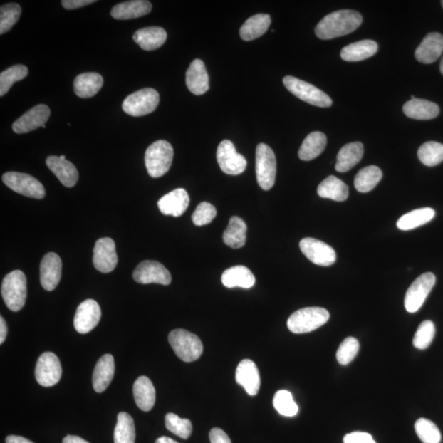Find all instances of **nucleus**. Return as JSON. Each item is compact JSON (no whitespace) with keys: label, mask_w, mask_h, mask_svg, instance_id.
<instances>
[{"label":"nucleus","mask_w":443,"mask_h":443,"mask_svg":"<svg viewBox=\"0 0 443 443\" xmlns=\"http://www.w3.org/2000/svg\"><path fill=\"white\" fill-rule=\"evenodd\" d=\"M59 157H61L63 160H66V157H65V155L59 156Z\"/></svg>","instance_id":"bf43d9fd"},{"label":"nucleus","mask_w":443,"mask_h":443,"mask_svg":"<svg viewBox=\"0 0 443 443\" xmlns=\"http://www.w3.org/2000/svg\"><path fill=\"white\" fill-rule=\"evenodd\" d=\"M364 145L360 142H351L340 150L335 169L339 172H345L353 169L363 157Z\"/></svg>","instance_id":"2f4dec72"},{"label":"nucleus","mask_w":443,"mask_h":443,"mask_svg":"<svg viewBox=\"0 0 443 443\" xmlns=\"http://www.w3.org/2000/svg\"><path fill=\"white\" fill-rule=\"evenodd\" d=\"M246 234L247 226L245 221L234 216L230 219L228 228L224 232L223 240L232 249H239L246 244Z\"/></svg>","instance_id":"473e14b6"},{"label":"nucleus","mask_w":443,"mask_h":443,"mask_svg":"<svg viewBox=\"0 0 443 443\" xmlns=\"http://www.w3.org/2000/svg\"><path fill=\"white\" fill-rule=\"evenodd\" d=\"M133 40L144 51L157 50L163 46L167 40L165 29L159 26H150L135 32Z\"/></svg>","instance_id":"cd10ccee"},{"label":"nucleus","mask_w":443,"mask_h":443,"mask_svg":"<svg viewBox=\"0 0 443 443\" xmlns=\"http://www.w3.org/2000/svg\"><path fill=\"white\" fill-rule=\"evenodd\" d=\"M256 172L258 184L263 190L269 191L274 186L276 178V157L266 144L257 145L256 153Z\"/></svg>","instance_id":"423d86ee"},{"label":"nucleus","mask_w":443,"mask_h":443,"mask_svg":"<svg viewBox=\"0 0 443 443\" xmlns=\"http://www.w3.org/2000/svg\"><path fill=\"white\" fill-rule=\"evenodd\" d=\"M63 443H90L88 441L84 440L82 437L74 435H68L65 437Z\"/></svg>","instance_id":"6e6d98bb"},{"label":"nucleus","mask_w":443,"mask_h":443,"mask_svg":"<svg viewBox=\"0 0 443 443\" xmlns=\"http://www.w3.org/2000/svg\"><path fill=\"white\" fill-rule=\"evenodd\" d=\"M403 112L408 118L417 120H430L439 115V106L434 102L417 99L412 96L403 106Z\"/></svg>","instance_id":"b1692460"},{"label":"nucleus","mask_w":443,"mask_h":443,"mask_svg":"<svg viewBox=\"0 0 443 443\" xmlns=\"http://www.w3.org/2000/svg\"><path fill=\"white\" fill-rule=\"evenodd\" d=\"M101 318V310L94 300H85L78 308L74 317V327L80 334L90 333L98 325Z\"/></svg>","instance_id":"2eb2a0df"},{"label":"nucleus","mask_w":443,"mask_h":443,"mask_svg":"<svg viewBox=\"0 0 443 443\" xmlns=\"http://www.w3.org/2000/svg\"><path fill=\"white\" fill-rule=\"evenodd\" d=\"M174 159V149L166 140H157L145 151V164L149 175L158 178L170 170Z\"/></svg>","instance_id":"f03ea898"},{"label":"nucleus","mask_w":443,"mask_h":443,"mask_svg":"<svg viewBox=\"0 0 443 443\" xmlns=\"http://www.w3.org/2000/svg\"><path fill=\"white\" fill-rule=\"evenodd\" d=\"M160 95L155 89L145 88L130 95L123 103V110L128 115L140 117L149 115L158 107Z\"/></svg>","instance_id":"6e6552de"},{"label":"nucleus","mask_w":443,"mask_h":443,"mask_svg":"<svg viewBox=\"0 0 443 443\" xmlns=\"http://www.w3.org/2000/svg\"><path fill=\"white\" fill-rule=\"evenodd\" d=\"M300 249L317 266L328 267L336 262V252L333 248L320 240L306 237L300 241Z\"/></svg>","instance_id":"ddd939ff"},{"label":"nucleus","mask_w":443,"mask_h":443,"mask_svg":"<svg viewBox=\"0 0 443 443\" xmlns=\"http://www.w3.org/2000/svg\"><path fill=\"white\" fill-rule=\"evenodd\" d=\"M217 210L213 204L208 202L199 204L192 214L193 224L197 226L207 225L214 219Z\"/></svg>","instance_id":"09e8293b"},{"label":"nucleus","mask_w":443,"mask_h":443,"mask_svg":"<svg viewBox=\"0 0 443 443\" xmlns=\"http://www.w3.org/2000/svg\"><path fill=\"white\" fill-rule=\"evenodd\" d=\"M222 283L228 288H251L256 278L249 269L243 266L231 267L222 275Z\"/></svg>","instance_id":"a878e982"},{"label":"nucleus","mask_w":443,"mask_h":443,"mask_svg":"<svg viewBox=\"0 0 443 443\" xmlns=\"http://www.w3.org/2000/svg\"><path fill=\"white\" fill-rule=\"evenodd\" d=\"M434 336V323L430 320L421 323L413 338L414 347L419 350L428 348L433 342Z\"/></svg>","instance_id":"49530a36"},{"label":"nucleus","mask_w":443,"mask_h":443,"mask_svg":"<svg viewBox=\"0 0 443 443\" xmlns=\"http://www.w3.org/2000/svg\"><path fill=\"white\" fill-rule=\"evenodd\" d=\"M41 283L46 291L57 288L62 276V261L56 253H48L41 263Z\"/></svg>","instance_id":"a211bd4d"},{"label":"nucleus","mask_w":443,"mask_h":443,"mask_svg":"<svg viewBox=\"0 0 443 443\" xmlns=\"http://www.w3.org/2000/svg\"><path fill=\"white\" fill-rule=\"evenodd\" d=\"M435 283V275L432 273H423L415 280L405 296V308L409 313H415L420 309Z\"/></svg>","instance_id":"9d476101"},{"label":"nucleus","mask_w":443,"mask_h":443,"mask_svg":"<svg viewBox=\"0 0 443 443\" xmlns=\"http://www.w3.org/2000/svg\"><path fill=\"white\" fill-rule=\"evenodd\" d=\"M418 158L426 166L439 165L443 161V145L436 142L423 144L418 150Z\"/></svg>","instance_id":"ea45409f"},{"label":"nucleus","mask_w":443,"mask_h":443,"mask_svg":"<svg viewBox=\"0 0 443 443\" xmlns=\"http://www.w3.org/2000/svg\"><path fill=\"white\" fill-rule=\"evenodd\" d=\"M285 88L297 98L308 104L320 108H328L333 105V100L326 93L304 80L286 75L283 78Z\"/></svg>","instance_id":"0eeeda50"},{"label":"nucleus","mask_w":443,"mask_h":443,"mask_svg":"<svg viewBox=\"0 0 443 443\" xmlns=\"http://www.w3.org/2000/svg\"><path fill=\"white\" fill-rule=\"evenodd\" d=\"M363 19L355 10H338L325 16L316 28V34L321 40H331L353 32L361 25Z\"/></svg>","instance_id":"f257e3e1"},{"label":"nucleus","mask_w":443,"mask_h":443,"mask_svg":"<svg viewBox=\"0 0 443 443\" xmlns=\"http://www.w3.org/2000/svg\"><path fill=\"white\" fill-rule=\"evenodd\" d=\"M330 315L321 307H306L293 313L288 320V327L296 334L307 333L324 325Z\"/></svg>","instance_id":"7ed1b4c3"},{"label":"nucleus","mask_w":443,"mask_h":443,"mask_svg":"<svg viewBox=\"0 0 443 443\" xmlns=\"http://www.w3.org/2000/svg\"><path fill=\"white\" fill-rule=\"evenodd\" d=\"M318 196L342 202L348 198V187L335 176H329L323 180L317 189Z\"/></svg>","instance_id":"72a5a7b5"},{"label":"nucleus","mask_w":443,"mask_h":443,"mask_svg":"<svg viewBox=\"0 0 443 443\" xmlns=\"http://www.w3.org/2000/svg\"><path fill=\"white\" fill-rule=\"evenodd\" d=\"M50 116V108L46 105H38L14 123V132L17 134H24L44 127Z\"/></svg>","instance_id":"f3484780"},{"label":"nucleus","mask_w":443,"mask_h":443,"mask_svg":"<svg viewBox=\"0 0 443 443\" xmlns=\"http://www.w3.org/2000/svg\"><path fill=\"white\" fill-rule=\"evenodd\" d=\"M442 8H443V0H442Z\"/></svg>","instance_id":"052dcab7"},{"label":"nucleus","mask_w":443,"mask_h":443,"mask_svg":"<svg viewBox=\"0 0 443 443\" xmlns=\"http://www.w3.org/2000/svg\"><path fill=\"white\" fill-rule=\"evenodd\" d=\"M133 395L137 407L143 412H150L155 403V388L148 377L142 376L135 382Z\"/></svg>","instance_id":"c85d7f7f"},{"label":"nucleus","mask_w":443,"mask_h":443,"mask_svg":"<svg viewBox=\"0 0 443 443\" xmlns=\"http://www.w3.org/2000/svg\"><path fill=\"white\" fill-rule=\"evenodd\" d=\"M152 5L145 0H132L115 5L111 10V16L118 20H129L143 17L151 12Z\"/></svg>","instance_id":"bb28decb"},{"label":"nucleus","mask_w":443,"mask_h":443,"mask_svg":"<svg viewBox=\"0 0 443 443\" xmlns=\"http://www.w3.org/2000/svg\"><path fill=\"white\" fill-rule=\"evenodd\" d=\"M434 217L435 212L432 208L415 209L402 216L398 219L397 226L400 230L410 231L429 223Z\"/></svg>","instance_id":"e433bc0d"},{"label":"nucleus","mask_w":443,"mask_h":443,"mask_svg":"<svg viewBox=\"0 0 443 443\" xmlns=\"http://www.w3.org/2000/svg\"><path fill=\"white\" fill-rule=\"evenodd\" d=\"M21 14L18 4L11 3L2 5L0 8V34L6 33L15 24H17Z\"/></svg>","instance_id":"a18cd8bd"},{"label":"nucleus","mask_w":443,"mask_h":443,"mask_svg":"<svg viewBox=\"0 0 443 443\" xmlns=\"http://www.w3.org/2000/svg\"><path fill=\"white\" fill-rule=\"evenodd\" d=\"M236 381L250 396L257 395L261 380L255 362L248 359L241 360L236 370Z\"/></svg>","instance_id":"6ab92c4d"},{"label":"nucleus","mask_w":443,"mask_h":443,"mask_svg":"<svg viewBox=\"0 0 443 443\" xmlns=\"http://www.w3.org/2000/svg\"><path fill=\"white\" fill-rule=\"evenodd\" d=\"M270 24H271V18L268 14H261L252 16L241 28V39L246 41L257 39L266 33Z\"/></svg>","instance_id":"f704fd0d"},{"label":"nucleus","mask_w":443,"mask_h":443,"mask_svg":"<svg viewBox=\"0 0 443 443\" xmlns=\"http://www.w3.org/2000/svg\"><path fill=\"white\" fill-rule=\"evenodd\" d=\"M95 2V0H63L62 5L65 9L73 10L88 6Z\"/></svg>","instance_id":"603ef678"},{"label":"nucleus","mask_w":443,"mask_h":443,"mask_svg":"<svg viewBox=\"0 0 443 443\" xmlns=\"http://www.w3.org/2000/svg\"><path fill=\"white\" fill-rule=\"evenodd\" d=\"M327 137L320 132H314L308 135L299 150V158L303 161H311L320 155L325 149Z\"/></svg>","instance_id":"c9c22d12"},{"label":"nucleus","mask_w":443,"mask_h":443,"mask_svg":"<svg viewBox=\"0 0 443 443\" xmlns=\"http://www.w3.org/2000/svg\"><path fill=\"white\" fill-rule=\"evenodd\" d=\"M209 440L212 443H231L228 434L219 428H214L210 431Z\"/></svg>","instance_id":"3c124183"},{"label":"nucleus","mask_w":443,"mask_h":443,"mask_svg":"<svg viewBox=\"0 0 443 443\" xmlns=\"http://www.w3.org/2000/svg\"><path fill=\"white\" fill-rule=\"evenodd\" d=\"M104 84L102 75L96 73L80 74L74 80V93L80 98H90L99 93Z\"/></svg>","instance_id":"c756f323"},{"label":"nucleus","mask_w":443,"mask_h":443,"mask_svg":"<svg viewBox=\"0 0 443 443\" xmlns=\"http://www.w3.org/2000/svg\"><path fill=\"white\" fill-rule=\"evenodd\" d=\"M344 443H376L370 434L364 432H353L344 437Z\"/></svg>","instance_id":"8fccbe9b"},{"label":"nucleus","mask_w":443,"mask_h":443,"mask_svg":"<svg viewBox=\"0 0 443 443\" xmlns=\"http://www.w3.org/2000/svg\"><path fill=\"white\" fill-rule=\"evenodd\" d=\"M46 165L62 184L66 187H73L78 181V172L74 165L59 156H50L46 160Z\"/></svg>","instance_id":"5701e85b"},{"label":"nucleus","mask_w":443,"mask_h":443,"mask_svg":"<svg viewBox=\"0 0 443 443\" xmlns=\"http://www.w3.org/2000/svg\"><path fill=\"white\" fill-rule=\"evenodd\" d=\"M382 177V172L379 167L368 166L358 172L355 177L354 184L356 190L361 193L372 190Z\"/></svg>","instance_id":"4c0bfd02"},{"label":"nucleus","mask_w":443,"mask_h":443,"mask_svg":"<svg viewBox=\"0 0 443 443\" xmlns=\"http://www.w3.org/2000/svg\"><path fill=\"white\" fill-rule=\"evenodd\" d=\"M133 278L138 283H158L170 285L171 274L164 266L157 261H145L138 264L133 273Z\"/></svg>","instance_id":"4468645a"},{"label":"nucleus","mask_w":443,"mask_h":443,"mask_svg":"<svg viewBox=\"0 0 443 443\" xmlns=\"http://www.w3.org/2000/svg\"><path fill=\"white\" fill-rule=\"evenodd\" d=\"M155 443H178L174 439H170V437H161L160 439L156 440Z\"/></svg>","instance_id":"4d7b16f0"},{"label":"nucleus","mask_w":443,"mask_h":443,"mask_svg":"<svg viewBox=\"0 0 443 443\" xmlns=\"http://www.w3.org/2000/svg\"><path fill=\"white\" fill-rule=\"evenodd\" d=\"M1 295L10 311L18 312L23 309L28 295L25 274L20 270L9 273L3 280Z\"/></svg>","instance_id":"20e7f679"},{"label":"nucleus","mask_w":443,"mask_h":443,"mask_svg":"<svg viewBox=\"0 0 443 443\" xmlns=\"http://www.w3.org/2000/svg\"><path fill=\"white\" fill-rule=\"evenodd\" d=\"M136 429L132 416L126 412L118 415L115 429V443H135Z\"/></svg>","instance_id":"58836bf2"},{"label":"nucleus","mask_w":443,"mask_h":443,"mask_svg":"<svg viewBox=\"0 0 443 443\" xmlns=\"http://www.w3.org/2000/svg\"><path fill=\"white\" fill-rule=\"evenodd\" d=\"M8 335V326L4 318L0 317V344H3L6 339Z\"/></svg>","instance_id":"864d4df0"},{"label":"nucleus","mask_w":443,"mask_h":443,"mask_svg":"<svg viewBox=\"0 0 443 443\" xmlns=\"http://www.w3.org/2000/svg\"><path fill=\"white\" fill-rule=\"evenodd\" d=\"M359 350L360 343L358 339L353 337L345 338L337 351L338 363L342 365H348L358 355Z\"/></svg>","instance_id":"de8ad7c7"},{"label":"nucleus","mask_w":443,"mask_h":443,"mask_svg":"<svg viewBox=\"0 0 443 443\" xmlns=\"http://www.w3.org/2000/svg\"><path fill=\"white\" fill-rule=\"evenodd\" d=\"M5 185L23 196L34 199L46 197L45 187L34 177L23 172H9L3 175Z\"/></svg>","instance_id":"1a4fd4ad"},{"label":"nucleus","mask_w":443,"mask_h":443,"mask_svg":"<svg viewBox=\"0 0 443 443\" xmlns=\"http://www.w3.org/2000/svg\"><path fill=\"white\" fill-rule=\"evenodd\" d=\"M416 434L423 443H440L442 436L437 426L431 420L419 419L415 424Z\"/></svg>","instance_id":"79ce46f5"},{"label":"nucleus","mask_w":443,"mask_h":443,"mask_svg":"<svg viewBox=\"0 0 443 443\" xmlns=\"http://www.w3.org/2000/svg\"><path fill=\"white\" fill-rule=\"evenodd\" d=\"M190 204V197L185 189L177 188L167 193L158 202L160 212L165 215L179 217L186 212Z\"/></svg>","instance_id":"aec40b11"},{"label":"nucleus","mask_w":443,"mask_h":443,"mask_svg":"<svg viewBox=\"0 0 443 443\" xmlns=\"http://www.w3.org/2000/svg\"><path fill=\"white\" fill-rule=\"evenodd\" d=\"M187 88L196 95H202L209 90V75L201 59H194L186 74Z\"/></svg>","instance_id":"4be33fe9"},{"label":"nucleus","mask_w":443,"mask_h":443,"mask_svg":"<svg viewBox=\"0 0 443 443\" xmlns=\"http://www.w3.org/2000/svg\"><path fill=\"white\" fill-rule=\"evenodd\" d=\"M217 161L222 171L229 175H240L247 166L244 156L236 152L234 145L229 140H224L219 144Z\"/></svg>","instance_id":"f8f14e48"},{"label":"nucleus","mask_w":443,"mask_h":443,"mask_svg":"<svg viewBox=\"0 0 443 443\" xmlns=\"http://www.w3.org/2000/svg\"><path fill=\"white\" fill-rule=\"evenodd\" d=\"M443 52V36L439 32L427 35L416 48L415 56L420 63L429 64L439 59Z\"/></svg>","instance_id":"412c9836"},{"label":"nucleus","mask_w":443,"mask_h":443,"mask_svg":"<svg viewBox=\"0 0 443 443\" xmlns=\"http://www.w3.org/2000/svg\"><path fill=\"white\" fill-rule=\"evenodd\" d=\"M5 442H6V443H34L33 442L25 439L24 437L16 435L8 436Z\"/></svg>","instance_id":"5fc2aeb1"},{"label":"nucleus","mask_w":443,"mask_h":443,"mask_svg":"<svg viewBox=\"0 0 443 443\" xmlns=\"http://www.w3.org/2000/svg\"><path fill=\"white\" fill-rule=\"evenodd\" d=\"M165 426L171 433L181 437L182 439H187L192 433V424L187 419H181L179 416L169 413L165 416Z\"/></svg>","instance_id":"c03bdc74"},{"label":"nucleus","mask_w":443,"mask_h":443,"mask_svg":"<svg viewBox=\"0 0 443 443\" xmlns=\"http://www.w3.org/2000/svg\"><path fill=\"white\" fill-rule=\"evenodd\" d=\"M93 264L98 271L110 273L118 264L115 243L109 237L99 239L94 248Z\"/></svg>","instance_id":"dca6fc26"},{"label":"nucleus","mask_w":443,"mask_h":443,"mask_svg":"<svg viewBox=\"0 0 443 443\" xmlns=\"http://www.w3.org/2000/svg\"><path fill=\"white\" fill-rule=\"evenodd\" d=\"M377 48V43L371 40L351 43L343 48L341 57L344 61L359 62L374 56Z\"/></svg>","instance_id":"7c9ffc66"},{"label":"nucleus","mask_w":443,"mask_h":443,"mask_svg":"<svg viewBox=\"0 0 443 443\" xmlns=\"http://www.w3.org/2000/svg\"><path fill=\"white\" fill-rule=\"evenodd\" d=\"M35 375L42 387L57 385L62 377V366L58 356L52 353H43L37 360Z\"/></svg>","instance_id":"9b49d317"},{"label":"nucleus","mask_w":443,"mask_h":443,"mask_svg":"<svg viewBox=\"0 0 443 443\" xmlns=\"http://www.w3.org/2000/svg\"><path fill=\"white\" fill-rule=\"evenodd\" d=\"M169 342L175 354L184 362H193L201 358L203 353V344L196 334L185 330L175 329L170 333Z\"/></svg>","instance_id":"39448f33"},{"label":"nucleus","mask_w":443,"mask_h":443,"mask_svg":"<svg viewBox=\"0 0 443 443\" xmlns=\"http://www.w3.org/2000/svg\"><path fill=\"white\" fill-rule=\"evenodd\" d=\"M115 364L113 356L105 354L97 362L93 374V387L98 393L105 392L115 376Z\"/></svg>","instance_id":"393cba45"},{"label":"nucleus","mask_w":443,"mask_h":443,"mask_svg":"<svg viewBox=\"0 0 443 443\" xmlns=\"http://www.w3.org/2000/svg\"><path fill=\"white\" fill-rule=\"evenodd\" d=\"M273 404L277 412L280 415L286 416V417H293L298 413V406L288 391L280 390L277 392L273 397Z\"/></svg>","instance_id":"37998d69"},{"label":"nucleus","mask_w":443,"mask_h":443,"mask_svg":"<svg viewBox=\"0 0 443 443\" xmlns=\"http://www.w3.org/2000/svg\"><path fill=\"white\" fill-rule=\"evenodd\" d=\"M440 71H441V73L443 75V58L440 63Z\"/></svg>","instance_id":"13d9d810"},{"label":"nucleus","mask_w":443,"mask_h":443,"mask_svg":"<svg viewBox=\"0 0 443 443\" xmlns=\"http://www.w3.org/2000/svg\"><path fill=\"white\" fill-rule=\"evenodd\" d=\"M28 75V68L25 65H14L0 74V96H4L16 82L24 80Z\"/></svg>","instance_id":"a19ab883"}]
</instances>
